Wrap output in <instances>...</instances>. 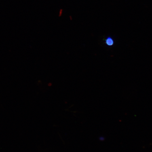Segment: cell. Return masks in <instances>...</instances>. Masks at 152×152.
Segmentation results:
<instances>
[{"mask_svg": "<svg viewBox=\"0 0 152 152\" xmlns=\"http://www.w3.org/2000/svg\"><path fill=\"white\" fill-rule=\"evenodd\" d=\"M106 43L108 45H112L113 44V41L111 38H108L106 40Z\"/></svg>", "mask_w": 152, "mask_h": 152, "instance_id": "cell-1", "label": "cell"}]
</instances>
